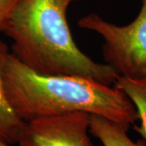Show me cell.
Instances as JSON below:
<instances>
[{
    "mask_svg": "<svg viewBox=\"0 0 146 146\" xmlns=\"http://www.w3.org/2000/svg\"><path fill=\"white\" fill-rule=\"evenodd\" d=\"M0 76L7 102L25 122L81 111L102 116L128 131L139 119L130 98L115 85L82 76L36 73L4 42L0 47Z\"/></svg>",
    "mask_w": 146,
    "mask_h": 146,
    "instance_id": "6da1fadb",
    "label": "cell"
},
{
    "mask_svg": "<svg viewBox=\"0 0 146 146\" xmlns=\"http://www.w3.org/2000/svg\"><path fill=\"white\" fill-rule=\"evenodd\" d=\"M60 0H19L3 33L11 53L33 72L76 76L115 84L120 76L106 63L94 61L75 43Z\"/></svg>",
    "mask_w": 146,
    "mask_h": 146,
    "instance_id": "7a4b0ae2",
    "label": "cell"
},
{
    "mask_svg": "<svg viewBox=\"0 0 146 146\" xmlns=\"http://www.w3.org/2000/svg\"><path fill=\"white\" fill-rule=\"evenodd\" d=\"M78 25L102 38L105 62L120 76L146 78V0H141L138 15L127 25H117L95 13L80 18Z\"/></svg>",
    "mask_w": 146,
    "mask_h": 146,
    "instance_id": "3957f363",
    "label": "cell"
},
{
    "mask_svg": "<svg viewBox=\"0 0 146 146\" xmlns=\"http://www.w3.org/2000/svg\"><path fill=\"white\" fill-rule=\"evenodd\" d=\"M90 114L72 112L25 122L19 146H93L89 139Z\"/></svg>",
    "mask_w": 146,
    "mask_h": 146,
    "instance_id": "277c9868",
    "label": "cell"
},
{
    "mask_svg": "<svg viewBox=\"0 0 146 146\" xmlns=\"http://www.w3.org/2000/svg\"><path fill=\"white\" fill-rule=\"evenodd\" d=\"M89 131L103 146H146L145 141H131L127 130L100 115H90Z\"/></svg>",
    "mask_w": 146,
    "mask_h": 146,
    "instance_id": "5b68a950",
    "label": "cell"
},
{
    "mask_svg": "<svg viewBox=\"0 0 146 146\" xmlns=\"http://www.w3.org/2000/svg\"><path fill=\"white\" fill-rule=\"evenodd\" d=\"M115 85L130 98L136 107L141 125L136 130L146 140V78L129 79L119 76Z\"/></svg>",
    "mask_w": 146,
    "mask_h": 146,
    "instance_id": "8992f818",
    "label": "cell"
},
{
    "mask_svg": "<svg viewBox=\"0 0 146 146\" xmlns=\"http://www.w3.org/2000/svg\"><path fill=\"white\" fill-rule=\"evenodd\" d=\"M2 43L0 40V47ZM25 124L7 102L0 76V141L11 145L16 144Z\"/></svg>",
    "mask_w": 146,
    "mask_h": 146,
    "instance_id": "52a82bcc",
    "label": "cell"
},
{
    "mask_svg": "<svg viewBox=\"0 0 146 146\" xmlns=\"http://www.w3.org/2000/svg\"><path fill=\"white\" fill-rule=\"evenodd\" d=\"M18 1L19 0H0V33H3Z\"/></svg>",
    "mask_w": 146,
    "mask_h": 146,
    "instance_id": "ba28073f",
    "label": "cell"
},
{
    "mask_svg": "<svg viewBox=\"0 0 146 146\" xmlns=\"http://www.w3.org/2000/svg\"><path fill=\"white\" fill-rule=\"evenodd\" d=\"M60 1H61V3H62L65 7H68V6L70 5L72 3H73V2H76V1H79V0H60Z\"/></svg>",
    "mask_w": 146,
    "mask_h": 146,
    "instance_id": "9c48e42d",
    "label": "cell"
},
{
    "mask_svg": "<svg viewBox=\"0 0 146 146\" xmlns=\"http://www.w3.org/2000/svg\"><path fill=\"white\" fill-rule=\"evenodd\" d=\"M0 146H11V145H8V144H7L5 142H3V141H0Z\"/></svg>",
    "mask_w": 146,
    "mask_h": 146,
    "instance_id": "30bf717a",
    "label": "cell"
}]
</instances>
